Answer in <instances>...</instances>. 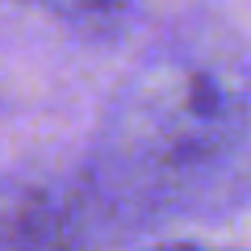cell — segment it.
Returning a JSON list of instances; mask_svg holds the SVG:
<instances>
[{
	"label": "cell",
	"mask_w": 251,
	"mask_h": 251,
	"mask_svg": "<svg viewBox=\"0 0 251 251\" xmlns=\"http://www.w3.org/2000/svg\"><path fill=\"white\" fill-rule=\"evenodd\" d=\"M251 130V63L214 38L151 50L113 92L105 143L130 168L197 172Z\"/></svg>",
	"instance_id": "cell-1"
},
{
	"label": "cell",
	"mask_w": 251,
	"mask_h": 251,
	"mask_svg": "<svg viewBox=\"0 0 251 251\" xmlns=\"http://www.w3.org/2000/svg\"><path fill=\"white\" fill-rule=\"evenodd\" d=\"M72 214L50 188L0 180V251H72Z\"/></svg>",
	"instance_id": "cell-2"
},
{
	"label": "cell",
	"mask_w": 251,
	"mask_h": 251,
	"mask_svg": "<svg viewBox=\"0 0 251 251\" xmlns=\"http://www.w3.org/2000/svg\"><path fill=\"white\" fill-rule=\"evenodd\" d=\"M17 4L50 13V17L67 21V25L84 29V34H113L134 13V0H17Z\"/></svg>",
	"instance_id": "cell-3"
},
{
	"label": "cell",
	"mask_w": 251,
	"mask_h": 251,
	"mask_svg": "<svg viewBox=\"0 0 251 251\" xmlns=\"http://www.w3.org/2000/svg\"><path fill=\"white\" fill-rule=\"evenodd\" d=\"M155 251H209V247H197V243H163Z\"/></svg>",
	"instance_id": "cell-4"
}]
</instances>
